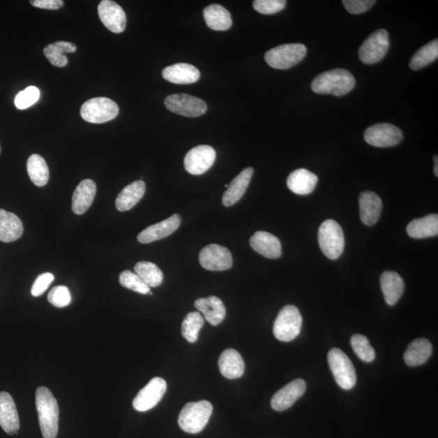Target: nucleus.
Instances as JSON below:
<instances>
[{"label": "nucleus", "mask_w": 438, "mask_h": 438, "mask_svg": "<svg viewBox=\"0 0 438 438\" xmlns=\"http://www.w3.org/2000/svg\"><path fill=\"white\" fill-rule=\"evenodd\" d=\"M355 85L353 75L346 69L336 68L317 75L312 82L311 88L316 94L340 97L351 92Z\"/></svg>", "instance_id": "obj_1"}, {"label": "nucleus", "mask_w": 438, "mask_h": 438, "mask_svg": "<svg viewBox=\"0 0 438 438\" xmlns=\"http://www.w3.org/2000/svg\"><path fill=\"white\" fill-rule=\"evenodd\" d=\"M36 407L43 437L57 438L59 409L57 400L47 387H38L36 391Z\"/></svg>", "instance_id": "obj_2"}, {"label": "nucleus", "mask_w": 438, "mask_h": 438, "mask_svg": "<svg viewBox=\"0 0 438 438\" xmlns=\"http://www.w3.org/2000/svg\"><path fill=\"white\" fill-rule=\"evenodd\" d=\"M213 414V406L209 401L191 402L184 407L179 416V425L184 432L196 435L207 425Z\"/></svg>", "instance_id": "obj_3"}, {"label": "nucleus", "mask_w": 438, "mask_h": 438, "mask_svg": "<svg viewBox=\"0 0 438 438\" xmlns=\"http://www.w3.org/2000/svg\"><path fill=\"white\" fill-rule=\"evenodd\" d=\"M320 248L327 258L336 260L344 250L345 239L344 231L336 221L326 220L319 231Z\"/></svg>", "instance_id": "obj_4"}, {"label": "nucleus", "mask_w": 438, "mask_h": 438, "mask_svg": "<svg viewBox=\"0 0 438 438\" xmlns=\"http://www.w3.org/2000/svg\"><path fill=\"white\" fill-rule=\"evenodd\" d=\"M307 54L304 44L289 43L272 48L265 54V59L270 67L275 69H289L303 60Z\"/></svg>", "instance_id": "obj_5"}, {"label": "nucleus", "mask_w": 438, "mask_h": 438, "mask_svg": "<svg viewBox=\"0 0 438 438\" xmlns=\"http://www.w3.org/2000/svg\"><path fill=\"white\" fill-rule=\"evenodd\" d=\"M302 316L294 305H286L279 312L275 321L274 335L281 342L294 340L300 333Z\"/></svg>", "instance_id": "obj_6"}, {"label": "nucleus", "mask_w": 438, "mask_h": 438, "mask_svg": "<svg viewBox=\"0 0 438 438\" xmlns=\"http://www.w3.org/2000/svg\"><path fill=\"white\" fill-rule=\"evenodd\" d=\"M328 362L337 384L344 390L353 388L356 384V374L349 356L342 350L333 349L329 352Z\"/></svg>", "instance_id": "obj_7"}, {"label": "nucleus", "mask_w": 438, "mask_h": 438, "mask_svg": "<svg viewBox=\"0 0 438 438\" xmlns=\"http://www.w3.org/2000/svg\"><path fill=\"white\" fill-rule=\"evenodd\" d=\"M119 110L113 100L94 98L85 102L80 109V115L89 123L103 124L117 117Z\"/></svg>", "instance_id": "obj_8"}, {"label": "nucleus", "mask_w": 438, "mask_h": 438, "mask_svg": "<svg viewBox=\"0 0 438 438\" xmlns=\"http://www.w3.org/2000/svg\"><path fill=\"white\" fill-rule=\"evenodd\" d=\"M390 48L388 32L384 29L377 30L367 37L359 50V57L365 64H374L386 57Z\"/></svg>", "instance_id": "obj_9"}, {"label": "nucleus", "mask_w": 438, "mask_h": 438, "mask_svg": "<svg viewBox=\"0 0 438 438\" xmlns=\"http://www.w3.org/2000/svg\"><path fill=\"white\" fill-rule=\"evenodd\" d=\"M165 105L170 112L186 117H198L207 110L205 101L186 94L169 95Z\"/></svg>", "instance_id": "obj_10"}, {"label": "nucleus", "mask_w": 438, "mask_h": 438, "mask_svg": "<svg viewBox=\"0 0 438 438\" xmlns=\"http://www.w3.org/2000/svg\"><path fill=\"white\" fill-rule=\"evenodd\" d=\"M367 143L375 147H391L401 143L404 135L401 129L391 124L381 123L367 128L364 135Z\"/></svg>", "instance_id": "obj_11"}, {"label": "nucleus", "mask_w": 438, "mask_h": 438, "mask_svg": "<svg viewBox=\"0 0 438 438\" xmlns=\"http://www.w3.org/2000/svg\"><path fill=\"white\" fill-rule=\"evenodd\" d=\"M199 261L204 269L210 271H224L233 265L229 249L216 244H209L200 251Z\"/></svg>", "instance_id": "obj_12"}, {"label": "nucleus", "mask_w": 438, "mask_h": 438, "mask_svg": "<svg viewBox=\"0 0 438 438\" xmlns=\"http://www.w3.org/2000/svg\"><path fill=\"white\" fill-rule=\"evenodd\" d=\"M167 382L161 377H154L143 389L140 390L133 402V407L138 411L154 409L167 391Z\"/></svg>", "instance_id": "obj_13"}, {"label": "nucleus", "mask_w": 438, "mask_h": 438, "mask_svg": "<svg viewBox=\"0 0 438 438\" xmlns=\"http://www.w3.org/2000/svg\"><path fill=\"white\" fill-rule=\"evenodd\" d=\"M216 152L210 145H198L190 149L184 159V168L189 173L199 175L206 173L214 163Z\"/></svg>", "instance_id": "obj_14"}, {"label": "nucleus", "mask_w": 438, "mask_h": 438, "mask_svg": "<svg viewBox=\"0 0 438 438\" xmlns=\"http://www.w3.org/2000/svg\"><path fill=\"white\" fill-rule=\"evenodd\" d=\"M98 16L105 27L115 34L124 31L127 17L122 7L110 0H103L98 5Z\"/></svg>", "instance_id": "obj_15"}, {"label": "nucleus", "mask_w": 438, "mask_h": 438, "mask_svg": "<svg viewBox=\"0 0 438 438\" xmlns=\"http://www.w3.org/2000/svg\"><path fill=\"white\" fill-rule=\"evenodd\" d=\"M305 390L306 382L303 379L291 381L272 397L271 406L278 411L289 409L305 394Z\"/></svg>", "instance_id": "obj_16"}, {"label": "nucleus", "mask_w": 438, "mask_h": 438, "mask_svg": "<svg viewBox=\"0 0 438 438\" xmlns=\"http://www.w3.org/2000/svg\"><path fill=\"white\" fill-rule=\"evenodd\" d=\"M181 217L180 214H174L171 217L151 225L140 233L138 236L140 243L149 244L168 238L180 228Z\"/></svg>", "instance_id": "obj_17"}, {"label": "nucleus", "mask_w": 438, "mask_h": 438, "mask_svg": "<svg viewBox=\"0 0 438 438\" xmlns=\"http://www.w3.org/2000/svg\"><path fill=\"white\" fill-rule=\"evenodd\" d=\"M0 426L9 435L17 434L20 420L16 404L8 392L0 393Z\"/></svg>", "instance_id": "obj_18"}, {"label": "nucleus", "mask_w": 438, "mask_h": 438, "mask_svg": "<svg viewBox=\"0 0 438 438\" xmlns=\"http://www.w3.org/2000/svg\"><path fill=\"white\" fill-rule=\"evenodd\" d=\"M250 245L256 253L266 258L277 259L282 255L280 240L266 231H256L250 238Z\"/></svg>", "instance_id": "obj_19"}, {"label": "nucleus", "mask_w": 438, "mask_h": 438, "mask_svg": "<svg viewBox=\"0 0 438 438\" xmlns=\"http://www.w3.org/2000/svg\"><path fill=\"white\" fill-rule=\"evenodd\" d=\"M359 205L362 223L366 226L377 224L381 217L382 210L380 196L371 191H365L360 196Z\"/></svg>", "instance_id": "obj_20"}, {"label": "nucleus", "mask_w": 438, "mask_h": 438, "mask_svg": "<svg viewBox=\"0 0 438 438\" xmlns=\"http://www.w3.org/2000/svg\"><path fill=\"white\" fill-rule=\"evenodd\" d=\"M163 77L171 83L187 85L198 82L200 78V73L192 64L179 63L165 68Z\"/></svg>", "instance_id": "obj_21"}, {"label": "nucleus", "mask_w": 438, "mask_h": 438, "mask_svg": "<svg viewBox=\"0 0 438 438\" xmlns=\"http://www.w3.org/2000/svg\"><path fill=\"white\" fill-rule=\"evenodd\" d=\"M219 367L221 375L228 379H236L242 377L245 365L242 356L235 349H226L221 354Z\"/></svg>", "instance_id": "obj_22"}, {"label": "nucleus", "mask_w": 438, "mask_h": 438, "mask_svg": "<svg viewBox=\"0 0 438 438\" xmlns=\"http://www.w3.org/2000/svg\"><path fill=\"white\" fill-rule=\"evenodd\" d=\"M254 173L253 168H246L231 181L223 196V204L226 207L238 203L242 198L249 187Z\"/></svg>", "instance_id": "obj_23"}, {"label": "nucleus", "mask_w": 438, "mask_h": 438, "mask_svg": "<svg viewBox=\"0 0 438 438\" xmlns=\"http://www.w3.org/2000/svg\"><path fill=\"white\" fill-rule=\"evenodd\" d=\"M96 184L92 180H84L75 189L73 196V211L75 214H83L92 206L96 195Z\"/></svg>", "instance_id": "obj_24"}, {"label": "nucleus", "mask_w": 438, "mask_h": 438, "mask_svg": "<svg viewBox=\"0 0 438 438\" xmlns=\"http://www.w3.org/2000/svg\"><path fill=\"white\" fill-rule=\"evenodd\" d=\"M319 182L317 176L307 169H298L291 173L286 184L292 193L298 195H308L314 192Z\"/></svg>", "instance_id": "obj_25"}, {"label": "nucleus", "mask_w": 438, "mask_h": 438, "mask_svg": "<svg viewBox=\"0 0 438 438\" xmlns=\"http://www.w3.org/2000/svg\"><path fill=\"white\" fill-rule=\"evenodd\" d=\"M195 308L203 313L206 321L212 326H218L224 321L226 308L223 301L217 296H209L195 301Z\"/></svg>", "instance_id": "obj_26"}, {"label": "nucleus", "mask_w": 438, "mask_h": 438, "mask_svg": "<svg viewBox=\"0 0 438 438\" xmlns=\"http://www.w3.org/2000/svg\"><path fill=\"white\" fill-rule=\"evenodd\" d=\"M24 228L16 214L0 209V241L11 243L21 238Z\"/></svg>", "instance_id": "obj_27"}, {"label": "nucleus", "mask_w": 438, "mask_h": 438, "mask_svg": "<svg viewBox=\"0 0 438 438\" xmlns=\"http://www.w3.org/2000/svg\"><path fill=\"white\" fill-rule=\"evenodd\" d=\"M381 288L385 300L389 305H395L404 291V282L394 271H386L381 276Z\"/></svg>", "instance_id": "obj_28"}, {"label": "nucleus", "mask_w": 438, "mask_h": 438, "mask_svg": "<svg viewBox=\"0 0 438 438\" xmlns=\"http://www.w3.org/2000/svg\"><path fill=\"white\" fill-rule=\"evenodd\" d=\"M146 186L143 180L135 181L119 193L115 200V206L120 212H124L134 207L145 193Z\"/></svg>", "instance_id": "obj_29"}, {"label": "nucleus", "mask_w": 438, "mask_h": 438, "mask_svg": "<svg viewBox=\"0 0 438 438\" xmlns=\"http://www.w3.org/2000/svg\"><path fill=\"white\" fill-rule=\"evenodd\" d=\"M407 233L414 239L435 238L438 235V215L432 214L412 220L407 226Z\"/></svg>", "instance_id": "obj_30"}, {"label": "nucleus", "mask_w": 438, "mask_h": 438, "mask_svg": "<svg viewBox=\"0 0 438 438\" xmlns=\"http://www.w3.org/2000/svg\"><path fill=\"white\" fill-rule=\"evenodd\" d=\"M203 15L208 27L216 31H225L233 25L231 13L221 5H210L204 9Z\"/></svg>", "instance_id": "obj_31"}, {"label": "nucleus", "mask_w": 438, "mask_h": 438, "mask_svg": "<svg viewBox=\"0 0 438 438\" xmlns=\"http://www.w3.org/2000/svg\"><path fill=\"white\" fill-rule=\"evenodd\" d=\"M432 352L431 342L425 339L416 340L405 352L404 360L407 365L417 367L424 365L430 358Z\"/></svg>", "instance_id": "obj_32"}, {"label": "nucleus", "mask_w": 438, "mask_h": 438, "mask_svg": "<svg viewBox=\"0 0 438 438\" xmlns=\"http://www.w3.org/2000/svg\"><path fill=\"white\" fill-rule=\"evenodd\" d=\"M75 52H77V47L75 44L64 41L50 44L43 50L45 57H47L50 63L58 68L67 66L68 59L65 54Z\"/></svg>", "instance_id": "obj_33"}, {"label": "nucleus", "mask_w": 438, "mask_h": 438, "mask_svg": "<svg viewBox=\"0 0 438 438\" xmlns=\"http://www.w3.org/2000/svg\"><path fill=\"white\" fill-rule=\"evenodd\" d=\"M27 171L30 180L38 187H43L48 183L50 170L42 156L37 154L30 156L27 161Z\"/></svg>", "instance_id": "obj_34"}, {"label": "nucleus", "mask_w": 438, "mask_h": 438, "mask_svg": "<svg viewBox=\"0 0 438 438\" xmlns=\"http://www.w3.org/2000/svg\"><path fill=\"white\" fill-rule=\"evenodd\" d=\"M438 58V40L435 39L418 50L412 57L409 66L414 71H418L435 62Z\"/></svg>", "instance_id": "obj_35"}, {"label": "nucleus", "mask_w": 438, "mask_h": 438, "mask_svg": "<svg viewBox=\"0 0 438 438\" xmlns=\"http://www.w3.org/2000/svg\"><path fill=\"white\" fill-rule=\"evenodd\" d=\"M135 274L138 275L149 288H156L163 284V274L157 265L149 261H140L136 264Z\"/></svg>", "instance_id": "obj_36"}, {"label": "nucleus", "mask_w": 438, "mask_h": 438, "mask_svg": "<svg viewBox=\"0 0 438 438\" xmlns=\"http://www.w3.org/2000/svg\"><path fill=\"white\" fill-rule=\"evenodd\" d=\"M204 325V319L199 312H193L185 316L181 327L184 338L191 344L198 340L199 332Z\"/></svg>", "instance_id": "obj_37"}, {"label": "nucleus", "mask_w": 438, "mask_h": 438, "mask_svg": "<svg viewBox=\"0 0 438 438\" xmlns=\"http://www.w3.org/2000/svg\"><path fill=\"white\" fill-rule=\"evenodd\" d=\"M351 344L355 353L361 360L370 363L375 359L376 353L370 342L365 336L354 335L351 340Z\"/></svg>", "instance_id": "obj_38"}, {"label": "nucleus", "mask_w": 438, "mask_h": 438, "mask_svg": "<svg viewBox=\"0 0 438 438\" xmlns=\"http://www.w3.org/2000/svg\"><path fill=\"white\" fill-rule=\"evenodd\" d=\"M119 284L125 289L138 292L140 294H149V286L140 278L138 275L131 270H124L119 275Z\"/></svg>", "instance_id": "obj_39"}, {"label": "nucleus", "mask_w": 438, "mask_h": 438, "mask_svg": "<svg viewBox=\"0 0 438 438\" xmlns=\"http://www.w3.org/2000/svg\"><path fill=\"white\" fill-rule=\"evenodd\" d=\"M39 98V89L35 87H29L17 95L15 105L20 110L27 109L36 103Z\"/></svg>", "instance_id": "obj_40"}, {"label": "nucleus", "mask_w": 438, "mask_h": 438, "mask_svg": "<svg viewBox=\"0 0 438 438\" xmlns=\"http://www.w3.org/2000/svg\"><path fill=\"white\" fill-rule=\"evenodd\" d=\"M48 301L50 304L57 308H64L71 303V294L67 286H54L49 292Z\"/></svg>", "instance_id": "obj_41"}, {"label": "nucleus", "mask_w": 438, "mask_h": 438, "mask_svg": "<svg viewBox=\"0 0 438 438\" xmlns=\"http://www.w3.org/2000/svg\"><path fill=\"white\" fill-rule=\"evenodd\" d=\"M286 4L285 0H255L253 6L261 14L272 15L281 12Z\"/></svg>", "instance_id": "obj_42"}, {"label": "nucleus", "mask_w": 438, "mask_h": 438, "mask_svg": "<svg viewBox=\"0 0 438 438\" xmlns=\"http://www.w3.org/2000/svg\"><path fill=\"white\" fill-rule=\"evenodd\" d=\"M376 3L374 0H344V7L351 14L364 13L370 9Z\"/></svg>", "instance_id": "obj_43"}, {"label": "nucleus", "mask_w": 438, "mask_h": 438, "mask_svg": "<svg viewBox=\"0 0 438 438\" xmlns=\"http://www.w3.org/2000/svg\"><path fill=\"white\" fill-rule=\"evenodd\" d=\"M54 279V277L50 273H44L38 276L34 281L31 289V294L34 297H38L48 290L50 284Z\"/></svg>", "instance_id": "obj_44"}, {"label": "nucleus", "mask_w": 438, "mask_h": 438, "mask_svg": "<svg viewBox=\"0 0 438 438\" xmlns=\"http://www.w3.org/2000/svg\"><path fill=\"white\" fill-rule=\"evenodd\" d=\"M33 6L48 10H58L64 6L62 0H33L30 1Z\"/></svg>", "instance_id": "obj_45"}, {"label": "nucleus", "mask_w": 438, "mask_h": 438, "mask_svg": "<svg viewBox=\"0 0 438 438\" xmlns=\"http://www.w3.org/2000/svg\"><path fill=\"white\" fill-rule=\"evenodd\" d=\"M435 175L438 177V159L437 155L435 156Z\"/></svg>", "instance_id": "obj_46"}, {"label": "nucleus", "mask_w": 438, "mask_h": 438, "mask_svg": "<svg viewBox=\"0 0 438 438\" xmlns=\"http://www.w3.org/2000/svg\"><path fill=\"white\" fill-rule=\"evenodd\" d=\"M0 153H1V146H0Z\"/></svg>", "instance_id": "obj_47"}]
</instances>
